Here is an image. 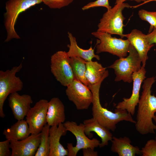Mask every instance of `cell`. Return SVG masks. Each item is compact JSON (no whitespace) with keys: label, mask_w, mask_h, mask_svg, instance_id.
Returning <instances> with one entry per match:
<instances>
[{"label":"cell","mask_w":156,"mask_h":156,"mask_svg":"<svg viewBox=\"0 0 156 156\" xmlns=\"http://www.w3.org/2000/svg\"><path fill=\"white\" fill-rule=\"evenodd\" d=\"M155 81V78L152 77L143 81V90L138 104L135 123L136 130L142 135L155 133L156 130L153 120L156 113V97L151 94V91Z\"/></svg>","instance_id":"1"},{"label":"cell","mask_w":156,"mask_h":156,"mask_svg":"<svg viewBox=\"0 0 156 156\" xmlns=\"http://www.w3.org/2000/svg\"><path fill=\"white\" fill-rule=\"evenodd\" d=\"M104 79L96 84H89L88 86L93 94V117L102 125L113 131L116 130V124L120 121H125L135 124L136 121L126 110L116 108L114 112L102 106L100 101L99 91L101 84Z\"/></svg>","instance_id":"2"},{"label":"cell","mask_w":156,"mask_h":156,"mask_svg":"<svg viewBox=\"0 0 156 156\" xmlns=\"http://www.w3.org/2000/svg\"><path fill=\"white\" fill-rule=\"evenodd\" d=\"M42 2L41 0H9L6 3L4 24L7 36L5 42H8L13 39L20 38L14 28L19 15L31 7Z\"/></svg>","instance_id":"3"},{"label":"cell","mask_w":156,"mask_h":156,"mask_svg":"<svg viewBox=\"0 0 156 156\" xmlns=\"http://www.w3.org/2000/svg\"><path fill=\"white\" fill-rule=\"evenodd\" d=\"M129 55L116 60L107 67L113 69L116 75L114 80L130 83L133 81V74L141 68V61L136 50L131 44Z\"/></svg>","instance_id":"4"},{"label":"cell","mask_w":156,"mask_h":156,"mask_svg":"<svg viewBox=\"0 0 156 156\" xmlns=\"http://www.w3.org/2000/svg\"><path fill=\"white\" fill-rule=\"evenodd\" d=\"M131 6L126 3L115 4L103 14L98 25L97 30L111 35H118L121 38H124L123 22L125 18L122 12L125 8H131Z\"/></svg>","instance_id":"5"},{"label":"cell","mask_w":156,"mask_h":156,"mask_svg":"<svg viewBox=\"0 0 156 156\" xmlns=\"http://www.w3.org/2000/svg\"><path fill=\"white\" fill-rule=\"evenodd\" d=\"M92 34L99 39L96 46V53L108 52L119 58L127 56L131 44L127 39L113 37L110 34L97 30Z\"/></svg>","instance_id":"6"},{"label":"cell","mask_w":156,"mask_h":156,"mask_svg":"<svg viewBox=\"0 0 156 156\" xmlns=\"http://www.w3.org/2000/svg\"><path fill=\"white\" fill-rule=\"evenodd\" d=\"M22 68V63L13 67L10 70L0 71V116L4 118V102L8 96L13 93L21 90L23 83L20 78L16 76Z\"/></svg>","instance_id":"7"},{"label":"cell","mask_w":156,"mask_h":156,"mask_svg":"<svg viewBox=\"0 0 156 156\" xmlns=\"http://www.w3.org/2000/svg\"><path fill=\"white\" fill-rule=\"evenodd\" d=\"M69 58L67 52L62 51L55 52L51 58V73L62 85L66 87L75 79Z\"/></svg>","instance_id":"8"},{"label":"cell","mask_w":156,"mask_h":156,"mask_svg":"<svg viewBox=\"0 0 156 156\" xmlns=\"http://www.w3.org/2000/svg\"><path fill=\"white\" fill-rule=\"evenodd\" d=\"M67 131L71 132L75 136L76 144L75 146L72 143H68L67 148L68 156H76L78 151L81 149L87 148L94 149L99 146L100 142L96 138L90 139L88 138L84 132V124L80 123L78 125L76 122L67 121L63 123Z\"/></svg>","instance_id":"9"},{"label":"cell","mask_w":156,"mask_h":156,"mask_svg":"<svg viewBox=\"0 0 156 156\" xmlns=\"http://www.w3.org/2000/svg\"><path fill=\"white\" fill-rule=\"evenodd\" d=\"M66 93L78 110L87 109L92 104L93 94L90 90L88 86L75 79L67 86Z\"/></svg>","instance_id":"10"},{"label":"cell","mask_w":156,"mask_h":156,"mask_svg":"<svg viewBox=\"0 0 156 156\" xmlns=\"http://www.w3.org/2000/svg\"><path fill=\"white\" fill-rule=\"evenodd\" d=\"M48 102L46 99H40L33 107L30 108L27 113L26 120L29 126L31 134L40 133L47 124Z\"/></svg>","instance_id":"11"},{"label":"cell","mask_w":156,"mask_h":156,"mask_svg":"<svg viewBox=\"0 0 156 156\" xmlns=\"http://www.w3.org/2000/svg\"><path fill=\"white\" fill-rule=\"evenodd\" d=\"M146 71L144 67L142 66L140 69L133 74V87L132 93L129 98H124L123 101L118 103L116 108L126 110L132 116L135 114L136 107L140 99V91L141 85L146 79Z\"/></svg>","instance_id":"12"},{"label":"cell","mask_w":156,"mask_h":156,"mask_svg":"<svg viewBox=\"0 0 156 156\" xmlns=\"http://www.w3.org/2000/svg\"><path fill=\"white\" fill-rule=\"evenodd\" d=\"M40 133L31 134L22 140H10L11 156H35L40 144Z\"/></svg>","instance_id":"13"},{"label":"cell","mask_w":156,"mask_h":156,"mask_svg":"<svg viewBox=\"0 0 156 156\" xmlns=\"http://www.w3.org/2000/svg\"><path fill=\"white\" fill-rule=\"evenodd\" d=\"M9 105L14 118L17 120H23L30 108L33 101L31 97L26 94H19L17 92L10 94L8 99Z\"/></svg>","instance_id":"14"},{"label":"cell","mask_w":156,"mask_h":156,"mask_svg":"<svg viewBox=\"0 0 156 156\" xmlns=\"http://www.w3.org/2000/svg\"><path fill=\"white\" fill-rule=\"evenodd\" d=\"M145 36L141 31L136 29L132 30L129 34L123 35L136 50L141 61L142 66L144 67L148 58V52L154 45L148 42Z\"/></svg>","instance_id":"15"},{"label":"cell","mask_w":156,"mask_h":156,"mask_svg":"<svg viewBox=\"0 0 156 156\" xmlns=\"http://www.w3.org/2000/svg\"><path fill=\"white\" fill-rule=\"evenodd\" d=\"M67 131L63 123L58 126L50 127L49 135L50 149L49 156H68V149H65L60 142L61 137L65 135Z\"/></svg>","instance_id":"16"},{"label":"cell","mask_w":156,"mask_h":156,"mask_svg":"<svg viewBox=\"0 0 156 156\" xmlns=\"http://www.w3.org/2000/svg\"><path fill=\"white\" fill-rule=\"evenodd\" d=\"M64 104L58 97L52 98L48 102L47 115V124L49 126H58L65 120Z\"/></svg>","instance_id":"17"},{"label":"cell","mask_w":156,"mask_h":156,"mask_svg":"<svg viewBox=\"0 0 156 156\" xmlns=\"http://www.w3.org/2000/svg\"><path fill=\"white\" fill-rule=\"evenodd\" d=\"M83 124L85 126L84 132L90 138L92 137L91 132H94L101 138V142L99 146L102 148L107 146L109 141H111L113 135L110 130L100 124L93 117L84 120Z\"/></svg>","instance_id":"18"},{"label":"cell","mask_w":156,"mask_h":156,"mask_svg":"<svg viewBox=\"0 0 156 156\" xmlns=\"http://www.w3.org/2000/svg\"><path fill=\"white\" fill-rule=\"evenodd\" d=\"M111 151L117 153L119 156H135L141 155V150L138 146H134L131 144L130 138L127 136L117 138L113 136Z\"/></svg>","instance_id":"19"},{"label":"cell","mask_w":156,"mask_h":156,"mask_svg":"<svg viewBox=\"0 0 156 156\" xmlns=\"http://www.w3.org/2000/svg\"><path fill=\"white\" fill-rule=\"evenodd\" d=\"M68 34L70 44L67 45L69 50L67 53L70 57H79L86 61H92L94 58L98 60H100V56L95 54L94 49L92 48V45L88 49H82L78 46L75 38L73 36L72 33L68 32Z\"/></svg>","instance_id":"20"},{"label":"cell","mask_w":156,"mask_h":156,"mask_svg":"<svg viewBox=\"0 0 156 156\" xmlns=\"http://www.w3.org/2000/svg\"><path fill=\"white\" fill-rule=\"evenodd\" d=\"M86 65L85 76L89 84H96L108 76V70L97 61H87Z\"/></svg>","instance_id":"21"},{"label":"cell","mask_w":156,"mask_h":156,"mask_svg":"<svg viewBox=\"0 0 156 156\" xmlns=\"http://www.w3.org/2000/svg\"><path fill=\"white\" fill-rule=\"evenodd\" d=\"M3 134L6 139L22 140L31 134L28 125L26 120H18L10 128L5 129Z\"/></svg>","instance_id":"22"},{"label":"cell","mask_w":156,"mask_h":156,"mask_svg":"<svg viewBox=\"0 0 156 156\" xmlns=\"http://www.w3.org/2000/svg\"><path fill=\"white\" fill-rule=\"evenodd\" d=\"M69 61L75 79L88 86L89 83L85 76L87 61L81 57H70Z\"/></svg>","instance_id":"23"},{"label":"cell","mask_w":156,"mask_h":156,"mask_svg":"<svg viewBox=\"0 0 156 156\" xmlns=\"http://www.w3.org/2000/svg\"><path fill=\"white\" fill-rule=\"evenodd\" d=\"M50 128L48 124H46L40 132V142L35 156H49L50 152L49 138Z\"/></svg>","instance_id":"24"},{"label":"cell","mask_w":156,"mask_h":156,"mask_svg":"<svg viewBox=\"0 0 156 156\" xmlns=\"http://www.w3.org/2000/svg\"><path fill=\"white\" fill-rule=\"evenodd\" d=\"M138 14L141 19L147 21L150 24L149 33L151 32L154 28H156V11L150 12L141 9L139 11Z\"/></svg>","instance_id":"25"},{"label":"cell","mask_w":156,"mask_h":156,"mask_svg":"<svg viewBox=\"0 0 156 156\" xmlns=\"http://www.w3.org/2000/svg\"><path fill=\"white\" fill-rule=\"evenodd\" d=\"M141 151L142 156H156V140H148Z\"/></svg>","instance_id":"26"},{"label":"cell","mask_w":156,"mask_h":156,"mask_svg":"<svg viewBox=\"0 0 156 156\" xmlns=\"http://www.w3.org/2000/svg\"><path fill=\"white\" fill-rule=\"evenodd\" d=\"M42 2L51 9H60L68 6L74 0H41Z\"/></svg>","instance_id":"27"},{"label":"cell","mask_w":156,"mask_h":156,"mask_svg":"<svg viewBox=\"0 0 156 156\" xmlns=\"http://www.w3.org/2000/svg\"><path fill=\"white\" fill-rule=\"evenodd\" d=\"M98 7H103L106 8L107 10L112 8L109 4V0H97L90 2L84 6L82 9L85 10L88 9Z\"/></svg>","instance_id":"28"},{"label":"cell","mask_w":156,"mask_h":156,"mask_svg":"<svg viewBox=\"0 0 156 156\" xmlns=\"http://www.w3.org/2000/svg\"><path fill=\"white\" fill-rule=\"evenodd\" d=\"M10 140L0 142V156H11L12 152L10 150Z\"/></svg>","instance_id":"29"},{"label":"cell","mask_w":156,"mask_h":156,"mask_svg":"<svg viewBox=\"0 0 156 156\" xmlns=\"http://www.w3.org/2000/svg\"><path fill=\"white\" fill-rule=\"evenodd\" d=\"M145 37L150 44H156V28H154L151 32L146 35Z\"/></svg>","instance_id":"30"},{"label":"cell","mask_w":156,"mask_h":156,"mask_svg":"<svg viewBox=\"0 0 156 156\" xmlns=\"http://www.w3.org/2000/svg\"><path fill=\"white\" fill-rule=\"evenodd\" d=\"M83 154V156H97L98 153L95 151L94 149L90 148H87L82 149Z\"/></svg>","instance_id":"31"},{"label":"cell","mask_w":156,"mask_h":156,"mask_svg":"<svg viewBox=\"0 0 156 156\" xmlns=\"http://www.w3.org/2000/svg\"><path fill=\"white\" fill-rule=\"evenodd\" d=\"M127 0L134 1L138 3H140L141 1L143 2L146 1L148 0H116L115 4L124 3V2Z\"/></svg>","instance_id":"32"},{"label":"cell","mask_w":156,"mask_h":156,"mask_svg":"<svg viewBox=\"0 0 156 156\" xmlns=\"http://www.w3.org/2000/svg\"><path fill=\"white\" fill-rule=\"evenodd\" d=\"M156 1V0H148L146 1H145V2H143L141 4H140L139 5H135V6H131V8H136L138 7H139V6H141L144 4H145V3H148V2H151V1Z\"/></svg>","instance_id":"33"},{"label":"cell","mask_w":156,"mask_h":156,"mask_svg":"<svg viewBox=\"0 0 156 156\" xmlns=\"http://www.w3.org/2000/svg\"><path fill=\"white\" fill-rule=\"evenodd\" d=\"M153 120L154 121L155 123V127H156V113L155 114V115L153 118Z\"/></svg>","instance_id":"34"},{"label":"cell","mask_w":156,"mask_h":156,"mask_svg":"<svg viewBox=\"0 0 156 156\" xmlns=\"http://www.w3.org/2000/svg\"><path fill=\"white\" fill-rule=\"evenodd\" d=\"M155 139L156 140V135L155 137Z\"/></svg>","instance_id":"35"},{"label":"cell","mask_w":156,"mask_h":156,"mask_svg":"<svg viewBox=\"0 0 156 156\" xmlns=\"http://www.w3.org/2000/svg\"><path fill=\"white\" fill-rule=\"evenodd\" d=\"M155 80H156V76H155Z\"/></svg>","instance_id":"36"}]
</instances>
